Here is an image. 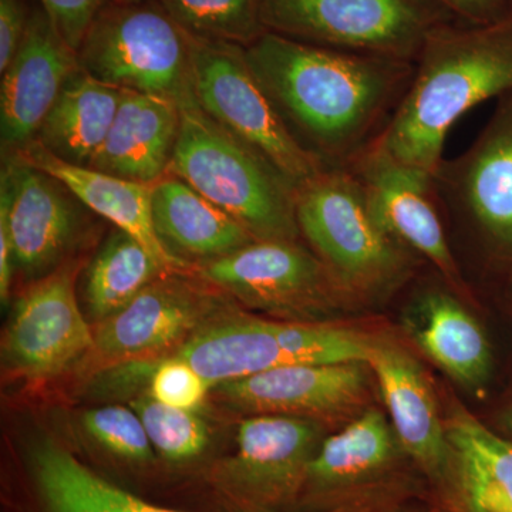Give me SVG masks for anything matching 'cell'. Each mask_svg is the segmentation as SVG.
<instances>
[{
    "instance_id": "cell-2",
    "label": "cell",
    "mask_w": 512,
    "mask_h": 512,
    "mask_svg": "<svg viewBox=\"0 0 512 512\" xmlns=\"http://www.w3.org/2000/svg\"><path fill=\"white\" fill-rule=\"evenodd\" d=\"M512 92V13L490 25L454 22L437 30L416 62L412 84L375 148L433 174L461 116Z\"/></svg>"
},
{
    "instance_id": "cell-36",
    "label": "cell",
    "mask_w": 512,
    "mask_h": 512,
    "mask_svg": "<svg viewBox=\"0 0 512 512\" xmlns=\"http://www.w3.org/2000/svg\"><path fill=\"white\" fill-rule=\"evenodd\" d=\"M504 423L507 429L512 433V409L508 410L507 414H505Z\"/></svg>"
},
{
    "instance_id": "cell-21",
    "label": "cell",
    "mask_w": 512,
    "mask_h": 512,
    "mask_svg": "<svg viewBox=\"0 0 512 512\" xmlns=\"http://www.w3.org/2000/svg\"><path fill=\"white\" fill-rule=\"evenodd\" d=\"M151 214L161 244L191 271L256 241L237 220L174 175L154 184Z\"/></svg>"
},
{
    "instance_id": "cell-15",
    "label": "cell",
    "mask_w": 512,
    "mask_h": 512,
    "mask_svg": "<svg viewBox=\"0 0 512 512\" xmlns=\"http://www.w3.org/2000/svg\"><path fill=\"white\" fill-rule=\"evenodd\" d=\"M367 363H291L218 384L229 403L258 414L349 416L366 402Z\"/></svg>"
},
{
    "instance_id": "cell-35",
    "label": "cell",
    "mask_w": 512,
    "mask_h": 512,
    "mask_svg": "<svg viewBox=\"0 0 512 512\" xmlns=\"http://www.w3.org/2000/svg\"><path fill=\"white\" fill-rule=\"evenodd\" d=\"M460 22L470 25H490L512 13L511 0H436Z\"/></svg>"
},
{
    "instance_id": "cell-3",
    "label": "cell",
    "mask_w": 512,
    "mask_h": 512,
    "mask_svg": "<svg viewBox=\"0 0 512 512\" xmlns=\"http://www.w3.org/2000/svg\"><path fill=\"white\" fill-rule=\"evenodd\" d=\"M296 220L301 238L353 303L389 298L426 264L380 224L350 168H325L299 185Z\"/></svg>"
},
{
    "instance_id": "cell-5",
    "label": "cell",
    "mask_w": 512,
    "mask_h": 512,
    "mask_svg": "<svg viewBox=\"0 0 512 512\" xmlns=\"http://www.w3.org/2000/svg\"><path fill=\"white\" fill-rule=\"evenodd\" d=\"M80 66L120 90L198 107L190 39L158 0H111L94 20L79 52Z\"/></svg>"
},
{
    "instance_id": "cell-11",
    "label": "cell",
    "mask_w": 512,
    "mask_h": 512,
    "mask_svg": "<svg viewBox=\"0 0 512 512\" xmlns=\"http://www.w3.org/2000/svg\"><path fill=\"white\" fill-rule=\"evenodd\" d=\"M0 180V217L8 225L16 268L45 276L76 242L89 208L56 177L19 157L5 158Z\"/></svg>"
},
{
    "instance_id": "cell-6",
    "label": "cell",
    "mask_w": 512,
    "mask_h": 512,
    "mask_svg": "<svg viewBox=\"0 0 512 512\" xmlns=\"http://www.w3.org/2000/svg\"><path fill=\"white\" fill-rule=\"evenodd\" d=\"M458 22L436 0H264L266 32L308 45L416 63L431 36Z\"/></svg>"
},
{
    "instance_id": "cell-4",
    "label": "cell",
    "mask_w": 512,
    "mask_h": 512,
    "mask_svg": "<svg viewBox=\"0 0 512 512\" xmlns=\"http://www.w3.org/2000/svg\"><path fill=\"white\" fill-rule=\"evenodd\" d=\"M168 174L237 220L256 241H301L298 187L198 107L181 109Z\"/></svg>"
},
{
    "instance_id": "cell-13",
    "label": "cell",
    "mask_w": 512,
    "mask_h": 512,
    "mask_svg": "<svg viewBox=\"0 0 512 512\" xmlns=\"http://www.w3.org/2000/svg\"><path fill=\"white\" fill-rule=\"evenodd\" d=\"M349 168L365 185L384 229L451 284L466 289L437 207L431 174L399 163L375 147Z\"/></svg>"
},
{
    "instance_id": "cell-37",
    "label": "cell",
    "mask_w": 512,
    "mask_h": 512,
    "mask_svg": "<svg viewBox=\"0 0 512 512\" xmlns=\"http://www.w3.org/2000/svg\"><path fill=\"white\" fill-rule=\"evenodd\" d=\"M117 2H123V3H138V2H144V0H117Z\"/></svg>"
},
{
    "instance_id": "cell-10",
    "label": "cell",
    "mask_w": 512,
    "mask_h": 512,
    "mask_svg": "<svg viewBox=\"0 0 512 512\" xmlns=\"http://www.w3.org/2000/svg\"><path fill=\"white\" fill-rule=\"evenodd\" d=\"M319 436L318 426L302 417L258 414L239 424L237 453L215 468L212 481L238 507L288 503L306 483Z\"/></svg>"
},
{
    "instance_id": "cell-18",
    "label": "cell",
    "mask_w": 512,
    "mask_h": 512,
    "mask_svg": "<svg viewBox=\"0 0 512 512\" xmlns=\"http://www.w3.org/2000/svg\"><path fill=\"white\" fill-rule=\"evenodd\" d=\"M181 127L173 101L123 90L116 117L89 168L141 184L168 174Z\"/></svg>"
},
{
    "instance_id": "cell-26",
    "label": "cell",
    "mask_w": 512,
    "mask_h": 512,
    "mask_svg": "<svg viewBox=\"0 0 512 512\" xmlns=\"http://www.w3.org/2000/svg\"><path fill=\"white\" fill-rule=\"evenodd\" d=\"M168 272L138 239L116 228L86 271L84 299L90 315L100 322L110 318Z\"/></svg>"
},
{
    "instance_id": "cell-12",
    "label": "cell",
    "mask_w": 512,
    "mask_h": 512,
    "mask_svg": "<svg viewBox=\"0 0 512 512\" xmlns=\"http://www.w3.org/2000/svg\"><path fill=\"white\" fill-rule=\"evenodd\" d=\"M9 365L26 379L45 380L92 352L94 333L74 292V272L62 266L20 299L6 332Z\"/></svg>"
},
{
    "instance_id": "cell-20",
    "label": "cell",
    "mask_w": 512,
    "mask_h": 512,
    "mask_svg": "<svg viewBox=\"0 0 512 512\" xmlns=\"http://www.w3.org/2000/svg\"><path fill=\"white\" fill-rule=\"evenodd\" d=\"M457 289L431 285L417 292L407 313L409 333L448 376L477 390L491 375L493 355L484 330L454 295Z\"/></svg>"
},
{
    "instance_id": "cell-17",
    "label": "cell",
    "mask_w": 512,
    "mask_h": 512,
    "mask_svg": "<svg viewBox=\"0 0 512 512\" xmlns=\"http://www.w3.org/2000/svg\"><path fill=\"white\" fill-rule=\"evenodd\" d=\"M367 366L375 373L397 441L431 476H444L450 458L446 424L416 360L397 346L372 342Z\"/></svg>"
},
{
    "instance_id": "cell-14",
    "label": "cell",
    "mask_w": 512,
    "mask_h": 512,
    "mask_svg": "<svg viewBox=\"0 0 512 512\" xmlns=\"http://www.w3.org/2000/svg\"><path fill=\"white\" fill-rule=\"evenodd\" d=\"M80 67L76 50L63 39L45 10H32L22 45L0 83L3 157L35 141L64 84Z\"/></svg>"
},
{
    "instance_id": "cell-7",
    "label": "cell",
    "mask_w": 512,
    "mask_h": 512,
    "mask_svg": "<svg viewBox=\"0 0 512 512\" xmlns=\"http://www.w3.org/2000/svg\"><path fill=\"white\" fill-rule=\"evenodd\" d=\"M188 39L195 99L202 111L296 187L325 170L289 133L252 72L244 46L191 35Z\"/></svg>"
},
{
    "instance_id": "cell-25",
    "label": "cell",
    "mask_w": 512,
    "mask_h": 512,
    "mask_svg": "<svg viewBox=\"0 0 512 512\" xmlns=\"http://www.w3.org/2000/svg\"><path fill=\"white\" fill-rule=\"evenodd\" d=\"M175 357L190 363L212 387L289 365L274 322L239 319L202 330Z\"/></svg>"
},
{
    "instance_id": "cell-34",
    "label": "cell",
    "mask_w": 512,
    "mask_h": 512,
    "mask_svg": "<svg viewBox=\"0 0 512 512\" xmlns=\"http://www.w3.org/2000/svg\"><path fill=\"white\" fill-rule=\"evenodd\" d=\"M32 12L25 0H0V73L12 62L28 30Z\"/></svg>"
},
{
    "instance_id": "cell-38",
    "label": "cell",
    "mask_w": 512,
    "mask_h": 512,
    "mask_svg": "<svg viewBox=\"0 0 512 512\" xmlns=\"http://www.w3.org/2000/svg\"><path fill=\"white\" fill-rule=\"evenodd\" d=\"M510 288H511V291H512V269H511V274H510Z\"/></svg>"
},
{
    "instance_id": "cell-27",
    "label": "cell",
    "mask_w": 512,
    "mask_h": 512,
    "mask_svg": "<svg viewBox=\"0 0 512 512\" xmlns=\"http://www.w3.org/2000/svg\"><path fill=\"white\" fill-rule=\"evenodd\" d=\"M393 448V431L386 417L367 409L320 444L309 463L306 481L329 487L369 476L389 463Z\"/></svg>"
},
{
    "instance_id": "cell-24",
    "label": "cell",
    "mask_w": 512,
    "mask_h": 512,
    "mask_svg": "<svg viewBox=\"0 0 512 512\" xmlns=\"http://www.w3.org/2000/svg\"><path fill=\"white\" fill-rule=\"evenodd\" d=\"M123 90L101 83L82 67L64 84L35 141L64 163L89 167L103 146Z\"/></svg>"
},
{
    "instance_id": "cell-32",
    "label": "cell",
    "mask_w": 512,
    "mask_h": 512,
    "mask_svg": "<svg viewBox=\"0 0 512 512\" xmlns=\"http://www.w3.org/2000/svg\"><path fill=\"white\" fill-rule=\"evenodd\" d=\"M211 384L197 370L180 359L171 357L154 370L151 397L175 409L194 410L202 403Z\"/></svg>"
},
{
    "instance_id": "cell-33",
    "label": "cell",
    "mask_w": 512,
    "mask_h": 512,
    "mask_svg": "<svg viewBox=\"0 0 512 512\" xmlns=\"http://www.w3.org/2000/svg\"><path fill=\"white\" fill-rule=\"evenodd\" d=\"M63 39L79 52L94 20L111 0H39Z\"/></svg>"
},
{
    "instance_id": "cell-30",
    "label": "cell",
    "mask_w": 512,
    "mask_h": 512,
    "mask_svg": "<svg viewBox=\"0 0 512 512\" xmlns=\"http://www.w3.org/2000/svg\"><path fill=\"white\" fill-rule=\"evenodd\" d=\"M158 454L171 463H185L204 453L208 446V427L192 410L175 409L144 397L133 403Z\"/></svg>"
},
{
    "instance_id": "cell-29",
    "label": "cell",
    "mask_w": 512,
    "mask_h": 512,
    "mask_svg": "<svg viewBox=\"0 0 512 512\" xmlns=\"http://www.w3.org/2000/svg\"><path fill=\"white\" fill-rule=\"evenodd\" d=\"M286 360L291 363H367L372 340L339 326L306 322H274Z\"/></svg>"
},
{
    "instance_id": "cell-22",
    "label": "cell",
    "mask_w": 512,
    "mask_h": 512,
    "mask_svg": "<svg viewBox=\"0 0 512 512\" xmlns=\"http://www.w3.org/2000/svg\"><path fill=\"white\" fill-rule=\"evenodd\" d=\"M444 424L448 470L463 510L512 512V441L460 407L451 409Z\"/></svg>"
},
{
    "instance_id": "cell-28",
    "label": "cell",
    "mask_w": 512,
    "mask_h": 512,
    "mask_svg": "<svg viewBox=\"0 0 512 512\" xmlns=\"http://www.w3.org/2000/svg\"><path fill=\"white\" fill-rule=\"evenodd\" d=\"M185 33L247 47L266 32L264 0H158Z\"/></svg>"
},
{
    "instance_id": "cell-8",
    "label": "cell",
    "mask_w": 512,
    "mask_h": 512,
    "mask_svg": "<svg viewBox=\"0 0 512 512\" xmlns=\"http://www.w3.org/2000/svg\"><path fill=\"white\" fill-rule=\"evenodd\" d=\"M444 228L470 232L485 254L512 269V92L498 99L476 141L431 174Z\"/></svg>"
},
{
    "instance_id": "cell-23",
    "label": "cell",
    "mask_w": 512,
    "mask_h": 512,
    "mask_svg": "<svg viewBox=\"0 0 512 512\" xmlns=\"http://www.w3.org/2000/svg\"><path fill=\"white\" fill-rule=\"evenodd\" d=\"M28 474L36 512H187L130 493L50 441L35 448Z\"/></svg>"
},
{
    "instance_id": "cell-31",
    "label": "cell",
    "mask_w": 512,
    "mask_h": 512,
    "mask_svg": "<svg viewBox=\"0 0 512 512\" xmlns=\"http://www.w3.org/2000/svg\"><path fill=\"white\" fill-rule=\"evenodd\" d=\"M83 424L87 433L114 456L136 464L153 461V446L146 427L134 410L100 407L84 414Z\"/></svg>"
},
{
    "instance_id": "cell-19",
    "label": "cell",
    "mask_w": 512,
    "mask_h": 512,
    "mask_svg": "<svg viewBox=\"0 0 512 512\" xmlns=\"http://www.w3.org/2000/svg\"><path fill=\"white\" fill-rule=\"evenodd\" d=\"M12 156L56 177L93 214L138 239L168 271L191 272L190 266L170 254L157 237L151 214L154 184L134 183L93 168L64 163L36 141Z\"/></svg>"
},
{
    "instance_id": "cell-9",
    "label": "cell",
    "mask_w": 512,
    "mask_h": 512,
    "mask_svg": "<svg viewBox=\"0 0 512 512\" xmlns=\"http://www.w3.org/2000/svg\"><path fill=\"white\" fill-rule=\"evenodd\" d=\"M191 272L239 301L282 315H329L353 303L301 241H255Z\"/></svg>"
},
{
    "instance_id": "cell-16",
    "label": "cell",
    "mask_w": 512,
    "mask_h": 512,
    "mask_svg": "<svg viewBox=\"0 0 512 512\" xmlns=\"http://www.w3.org/2000/svg\"><path fill=\"white\" fill-rule=\"evenodd\" d=\"M187 274L160 276L126 308L101 320L92 352L107 362H120L160 352L184 338L212 305L210 293L185 278Z\"/></svg>"
},
{
    "instance_id": "cell-1",
    "label": "cell",
    "mask_w": 512,
    "mask_h": 512,
    "mask_svg": "<svg viewBox=\"0 0 512 512\" xmlns=\"http://www.w3.org/2000/svg\"><path fill=\"white\" fill-rule=\"evenodd\" d=\"M245 55L292 137L323 168H349L376 146L416 63L296 42L265 32Z\"/></svg>"
}]
</instances>
